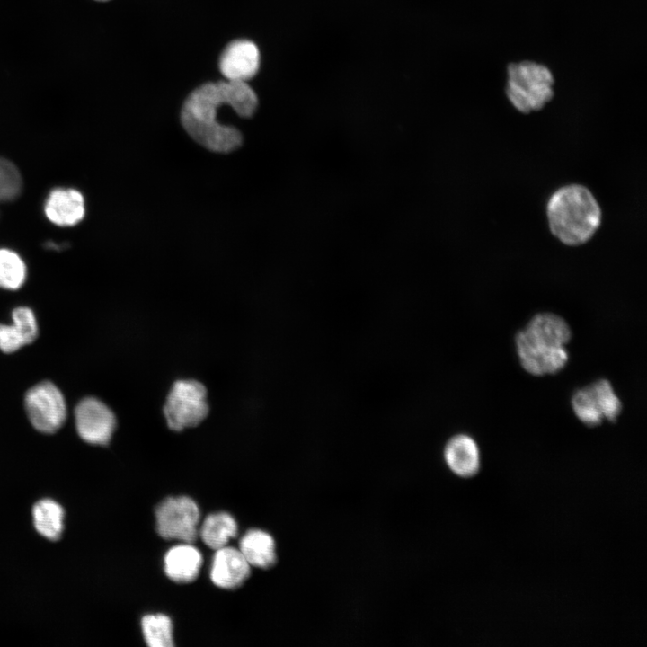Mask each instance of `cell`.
Masks as SVG:
<instances>
[{
    "instance_id": "cell-1",
    "label": "cell",
    "mask_w": 647,
    "mask_h": 647,
    "mask_svg": "<svg viewBox=\"0 0 647 647\" xmlns=\"http://www.w3.org/2000/svg\"><path fill=\"white\" fill-rule=\"evenodd\" d=\"M231 106L243 118L253 115L258 98L246 82L218 81L196 88L184 102L181 120L187 133L208 150L228 153L242 144V135L232 126L217 120V109Z\"/></svg>"
},
{
    "instance_id": "cell-9",
    "label": "cell",
    "mask_w": 647,
    "mask_h": 647,
    "mask_svg": "<svg viewBox=\"0 0 647 647\" xmlns=\"http://www.w3.org/2000/svg\"><path fill=\"white\" fill-rule=\"evenodd\" d=\"M75 428L80 438L93 445H107L116 428L113 412L101 400L87 397L75 409Z\"/></svg>"
},
{
    "instance_id": "cell-10",
    "label": "cell",
    "mask_w": 647,
    "mask_h": 647,
    "mask_svg": "<svg viewBox=\"0 0 647 647\" xmlns=\"http://www.w3.org/2000/svg\"><path fill=\"white\" fill-rule=\"evenodd\" d=\"M259 66V49L253 42L246 40L230 42L219 59L221 74L231 81L246 82L256 75Z\"/></svg>"
},
{
    "instance_id": "cell-22",
    "label": "cell",
    "mask_w": 647,
    "mask_h": 647,
    "mask_svg": "<svg viewBox=\"0 0 647 647\" xmlns=\"http://www.w3.org/2000/svg\"><path fill=\"white\" fill-rule=\"evenodd\" d=\"M96 1L106 2V1H109V0H96Z\"/></svg>"
},
{
    "instance_id": "cell-7",
    "label": "cell",
    "mask_w": 647,
    "mask_h": 647,
    "mask_svg": "<svg viewBox=\"0 0 647 647\" xmlns=\"http://www.w3.org/2000/svg\"><path fill=\"white\" fill-rule=\"evenodd\" d=\"M199 509L187 496L169 497L155 510L158 534L169 540L193 543L198 536Z\"/></svg>"
},
{
    "instance_id": "cell-13",
    "label": "cell",
    "mask_w": 647,
    "mask_h": 647,
    "mask_svg": "<svg viewBox=\"0 0 647 647\" xmlns=\"http://www.w3.org/2000/svg\"><path fill=\"white\" fill-rule=\"evenodd\" d=\"M45 214L54 224L71 226L84 216V200L82 194L74 189H56L51 191L45 203Z\"/></svg>"
},
{
    "instance_id": "cell-19",
    "label": "cell",
    "mask_w": 647,
    "mask_h": 647,
    "mask_svg": "<svg viewBox=\"0 0 647 647\" xmlns=\"http://www.w3.org/2000/svg\"><path fill=\"white\" fill-rule=\"evenodd\" d=\"M141 627L146 643L150 647L173 645V624L164 614H150L142 618Z\"/></svg>"
},
{
    "instance_id": "cell-11",
    "label": "cell",
    "mask_w": 647,
    "mask_h": 647,
    "mask_svg": "<svg viewBox=\"0 0 647 647\" xmlns=\"http://www.w3.org/2000/svg\"><path fill=\"white\" fill-rule=\"evenodd\" d=\"M250 566L239 549L226 545L216 550L210 579L219 588L235 589L247 579Z\"/></svg>"
},
{
    "instance_id": "cell-20",
    "label": "cell",
    "mask_w": 647,
    "mask_h": 647,
    "mask_svg": "<svg viewBox=\"0 0 647 647\" xmlns=\"http://www.w3.org/2000/svg\"><path fill=\"white\" fill-rule=\"evenodd\" d=\"M26 267L15 253L0 249V288L15 290L25 281Z\"/></svg>"
},
{
    "instance_id": "cell-5",
    "label": "cell",
    "mask_w": 647,
    "mask_h": 647,
    "mask_svg": "<svg viewBox=\"0 0 647 647\" xmlns=\"http://www.w3.org/2000/svg\"><path fill=\"white\" fill-rule=\"evenodd\" d=\"M208 411L207 389L194 379L174 382L163 408L166 424L173 431L198 426Z\"/></svg>"
},
{
    "instance_id": "cell-18",
    "label": "cell",
    "mask_w": 647,
    "mask_h": 647,
    "mask_svg": "<svg viewBox=\"0 0 647 647\" xmlns=\"http://www.w3.org/2000/svg\"><path fill=\"white\" fill-rule=\"evenodd\" d=\"M237 534V523L226 512L208 515L202 523L200 536L206 545L212 549H219L227 545L229 540Z\"/></svg>"
},
{
    "instance_id": "cell-2",
    "label": "cell",
    "mask_w": 647,
    "mask_h": 647,
    "mask_svg": "<svg viewBox=\"0 0 647 647\" xmlns=\"http://www.w3.org/2000/svg\"><path fill=\"white\" fill-rule=\"evenodd\" d=\"M572 338L567 322L553 313L534 315L515 336L522 368L535 376L556 374L568 362L565 345Z\"/></svg>"
},
{
    "instance_id": "cell-3",
    "label": "cell",
    "mask_w": 647,
    "mask_h": 647,
    "mask_svg": "<svg viewBox=\"0 0 647 647\" xmlns=\"http://www.w3.org/2000/svg\"><path fill=\"white\" fill-rule=\"evenodd\" d=\"M547 215L553 234L570 245L587 242L601 218L599 206L591 192L579 185L558 190L548 202Z\"/></svg>"
},
{
    "instance_id": "cell-12",
    "label": "cell",
    "mask_w": 647,
    "mask_h": 647,
    "mask_svg": "<svg viewBox=\"0 0 647 647\" xmlns=\"http://www.w3.org/2000/svg\"><path fill=\"white\" fill-rule=\"evenodd\" d=\"M444 459L455 474L464 478L475 475L481 465L479 448L474 439L465 434H457L447 442Z\"/></svg>"
},
{
    "instance_id": "cell-4",
    "label": "cell",
    "mask_w": 647,
    "mask_h": 647,
    "mask_svg": "<svg viewBox=\"0 0 647 647\" xmlns=\"http://www.w3.org/2000/svg\"><path fill=\"white\" fill-rule=\"evenodd\" d=\"M554 76L550 69L534 61L511 63L507 68L506 93L519 111L542 109L554 96Z\"/></svg>"
},
{
    "instance_id": "cell-21",
    "label": "cell",
    "mask_w": 647,
    "mask_h": 647,
    "mask_svg": "<svg viewBox=\"0 0 647 647\" xmlns=\"http://www.w3.org/2000/svg\"><path fill=\"white\" fill-rule=\"evenodd\" d=\"M22 190V177L16 166L0 157V201L14 199Z\"/></svg>"
},
{
    "instance_id": "cell-16",
    "label": "cell",
    "mask_w": 647,
    "mask_h": 647,
    "mask_svg": "<svg viewBox=\"0 0 647 647\" xmlns=\"http://www.w3.org/2000/svg\"><path fill=\"white\" fill-rule=\"evenodd\" d=\"M239 550L252 566L268 569L276 563L275 542L267 532L247 531L240 540Z\"/></svg>"
},
{
    "instance_id": "cell-15",
    "label": "cell",
    "mask_w": 647,
    "mask_h": 647,
    "mask_svg": "<svg viewBox=\"0 0 647 647\" xmlns=\"http://www.w3.org/2000/svg\"><path fill=\"white\" fill-rule=\"evenodd\" d=\"M164 563V572L172 581L191 582L199 575L202 555L191 543H182L167 551Z\"/></svg>"
},
{
    "instance_id": "cell-8",
    "label": "cell",
    "mask_w": 647,
    "mask_h": 647,
    "mask_svg": "<svg viewBox=\"0 0 647 647\" xmlns=\"http://www.w3.org/2000/svg\"><path fill=\"white\" fill-rule=\"evenodd\" d=\"M25 410L32 426L43 433L59 430L66 418L65 398L51 382L44 381L32 386L25 394Z\"/></svg>"
},
{
    "instance_id": "cell-6",
    "label": "cell",
    "mask_w": 647,
    "mask_h": 647,
    "mask_svg": "<svg viewBox=\"0 0 647 647\" xmlns=\"http://www.w3.org/2000/svg\"><path fill=\"white\" fill-rule=\"evenodd\" d=\"M575 415L585 425L595 427L604 420L615 421L622 411V403L611 384L599 379L575 391L572 398Z\"/></svg>"
},
{
    "instance_id": "cell-17",
    "label": "cell",
    "mask_w": 647,
    "mask_h": 647,
    "mask_svg": "<svg viewBox=\"0 0 647 647\" xmlns=\"http://www.w3.org/2000/svg\"><path fill=\"white\" fill-rule=\"evenodd\" d=\"M33 524L42 536L49 540H58L64 530L65 510L52 499H42L32 508Z\"/></svg>"
},
{
    "instance_id": "cell-14",
    "label": "cell",
    "mask_w": 647,
    "mask_h": 647,
    "mask_svg": "<svg viewBox=\"0 0 647 647\" xmlns=\"http://www.w3.org/2000/svg\"><path fill=\"white\" fill-rule=\"evenodd\" d=\"M12 318V325L0 324V350L5 353L14 352L32 342L38 334L36 317L31 308L13 309Z\"/></svg>"
}]
</instances>
